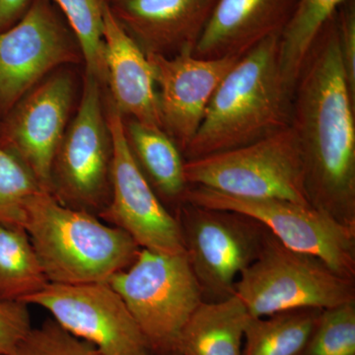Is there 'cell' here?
Listing matches in <instances>:
<instances>
[{
  "instance_id": "3957f363",
  "label": "cell",
  "mask_w": 355,
  "mask_h": 355,
  "mask_svg": "<svg viewBox=\"0 0 355 355\" xmlns=\"http://www.w3.org/2000/svg\"><path fill=\"white\" fill-rule=\"evenodd\" d=\"M23 227L50 284L107 282L141 249L125 231L46 191L28 202Z\"/></svg>"
},
{
  "instance_id": "7a4b0ae2",
  "label": "cell",
  "mask_w": 355,
  "mask_h": 355,
  "mask_svg": "<svg viewBox=\"0 0 355 355\" xmlns=\"http://www.w3.org/2000/svg\"><path fill=\"white\" fill-rule=\"evenodd\" d=\"M279 35L261 42L229 70L184 151V160L248 146L291 127L293 92L282 76Z\"/></svg>"
},
{
  "instance_id": "8992f818",
  "label": "cell",
  "mask_w": 355,
  "mask_h": 355,
  "mask_svg": "<svg viewBox=\"0 0 355 355\" xmlns=\"http://www.w3.org/2000/svg\"><path fill=\"white\" fill-rule=\"evenodd\" d=\"M189 186L249 200H282L310 205L302 158L291 127L223 153L186 161Z\"/></svg>"
},
{
  "instance_id": "9a60e30c",
  "label": "cell",
  "mask_w": 355,
  "mask_h": 355,
  "mask_svg": "<svg viewBox=\"0 0 355 355\" xmlns=\"http://www.w3.org/2000/svg\"><path fill=\"white\" fill-rule=\"evenodd\" d=\"M217 0H114L110 9L146 55L193 53Z\"/></svg>"
},
{
  "instance_id": "f1b7e54d",
  "label": "cell",
  "mask_w": 355,
  "mask_h": 355,
  "mask_svg": "<svg viewBox=\"0 0 355 355\" xmlns=\"http://www.w3.org/2000/svg\"><path fill=\"white\" fill-rule=\"evenodd\" d=\"M32 0H0V32L17 23L27 11Z\"/></svg>"
},
{
  "instance_id": "277c9868",
  "label": "cell",
  "mask_w": 355,
  "mask_h": 355,
  "mask_svg": "<svg viewBox=\"0 0 355 355\" xmlns=\"http://www.w3.org/2000/svg\"><path fill=\"white\" fill-rule=\"evenodd\" d=\"M107 282L123 298L153 354L180 355L182 331L203 301L186 253L141 248L135 261Z\"/></svg>"
},
{
  "instance_id": "e0dca14e",
  "label": "cell",
  "mask_w": 355,
  "mask_h": 355,
  "mask_svg": "<svg viewBox=\"0 0 355 355\" xmlns=\"http://www.w3.org/2000/svg\"><path fill=\"white\" fill-rule=\"evenodd\" d=\"M297 0H217L193 55L241 58L261 42L279 35Z\"/></svg>"
},
{
  "instance_id": "603a6c76",
  "label": "cell",
  "mask_w": 355,
  "mask_h": 355,
  "mask_svg": "<svg viewBox=\"0 0 355 355\" xmlns=\"http://www.w3.org/2000/svg\"><path fill=\"white\" fill-rule=\"evenodd\" d=\"M64 12L74 33L86 64V73L106 85L103 28L104 0H53Z\"/></svg>"
},
{
  "instance_id": "44dd1931",
  "label": "cell",
  "mask_w": 355,
  "mask_h": 355,
  "mask_svg": "<svg viewBox=\"0 0 355 355\" xmlns=\"http://www.w3.org/2000/svg\"><path fill=\"white\" fill-rule=\"evenodd\" d=\"M48 284L25 228L0 222V300L26 303Z\"/></svg>"
},
{
  "instance_id": "484cf974",
  "label": "cell",
  "mask_w": 355,
  "mask_h": 355,
  "mask_svg": "<svg viewBox=\"0 0 355 355\" xmlns=\"http://www.w3.org/2000/svg\"><path fill=\"white\" fill-rule=\"evenodd\" d=\"M12 355H102L94 345L72 336L53 319L33 328Z\"/></svg>"
},
{
  "instance_id": "7c38bea8",
  "label": "cell",
  "mask_w": 355,
  "mask_h": 355,
  "mask_svg": "<svg viewBox=\"0 0 355 355\" xmlns=\"http://www.w3.org/2000/svg\"><path fill=\"white\" fill-rule=\"evenodd\" d=\"M78 53L50 0H32L21 19L0 32V116L60 65Z\"/></svg>"
},
{
  "instance_id": "83f0119b",
  "label": "cell",
  "mask_w": 355,
  "mask_h": 355,
  "mask_svg": "<svg viewBox=\"0 0 355 355\" xmlns=\"http://www.w3.org/2000/svg\"><path fill=\"white\" fill-rule=\"evenodd\" d=\"M340 58L350 91L355 97V3L345 0L336 12Z\"/></svg>"
},
{
  "instance_id": "5bb4252c",
  "label": "cell",
  "mask_w": 355,
  "mask_h": 355,
  "mask_svg": "<svg viewBox=\"0 0 355 355\" xmlns=\"http://www.w3.org/2000/svg\"><path fill=\"white\" fill-rule=\"evenodd\" d=\"M146 55L160 89L162 130L183 154L202 125L217 87L240 58H200L191 51L174 57Z\"/></svg>"
},
{
  "instance_id": "2e32d148",
  "label": "cell",
  "mask_w": 355,
  "mask_h": 355,
  "mask_svg": "<svg viewBox=\"0 0 355 355\" xmlns=\"http://www.w3.org/2000/svg\"><path fill=\"white\" fill-rule=\"evenodd\" d=\"M103 43L106 85L114 106L123 116H130L147 127L162 130L153 65L116 19L108 3L104 9Z\"/></svg>"
},
{
  "instance_id": "9c48e42d",
  "label": "cell",
  "mask_w": 355,
  "mask_h": 355,
  "mask_svg": "<svg viewBox=\"0 0 355 355\" xmlns=\"http://www.w3.org/2000/svg\"><path fill=\"white\" fill-rule=\"evenodd\" d=\"M183 202L253 217L284 246L317 257L343 277L355 279V229L343 225L312 205L231 197L198 186L188 187Z\"/></svg>"
},
{
  "instance_id": "cb8c5ba5",
  "label": "cell",
  "mask_w": 355,
  "mask_h": 355,
  "mask_svg": "<svg viewBox=\"0 0 355 355\" xmlns=\"http://www.w3.org/2000/svg\"><path fill=\"white\" fill-rule=\"evenodd\" d=\"M41 191L24 163L0 146V222L23 226L28 202Z\"/></svg>"
},
{
  "instance_id": "f546056e",
  "label": "cell",
  "mask_w": 355,
  "mask_h": 355,
  "mask_svg": "<svg viewBox=\"0 0 355 355\" xmlns=\"http://www.w3.org/2000/svg\"><path fill=\"white\" fill-rule=\"evenodd\" d=\"M105 2H106V3H111V2H113L114 1V0H104Z\"/></svg>"
},
{
  "instance_id": "30bf717a",
  "label": "cell",
  "mask_w": 355,
  "mask_h": 355,
  "mask_svg": "<svg viewBox=\"0 0 355 355\" xmlns=\"http://www.w3.org/2000/svg\"><path fill=\"white\" fill-rule=\"evenodd\" d=\"M106 119L113 148L111 200L100 218L127 232L142 249L184 254L176 216L159 198L133 158L120 112L108 101Z\"/></svg>"
},
{
  "instance_id": "52a82bcc",
  "label": "cell",
  "mask_w": 355,
  "mask_h": 355,
  "mask_svg": "<svg viewBox=\"0 0 355 355\" xmlns=\"http://www.w3.org/2000/svg\"><path fill=\"white\" fill-rule=\"evenodd\" d=\"M203 301L235 294L238 277L260 256L270 230L233 210L182 202L174 212Z\"/></svg>"
},
{
  "instance_id": "4316f807",
  "label": "cell",
  "mask_w": 355,
  "mask_h": 355,
  "mask_svg": "<svg viewBox=\"0 0 355 355\" xmlns=\"http://www.w3.org/2000/svg\"><path fill=\"white\" fill-rule=\"evenodd\" d=\"M28 304L0 300V355H12L33 327Z\"/></svg>"
},
{
  "instance_id": "d4e9b609",
  "label": "cell",
  "mask_w": 355,
  "mask_h": 355,
  "mask_svg": "<svg viewBox=\"0 0 355 355\" xmlns=\"http://www.w3.org/2000/svg\"><path fill=\"white\" fill-rule=\"evenodd\" d=\"M297 355H355V301L324 309Z\"/></svg>"
},
{
  "instance_id": "5b68a950",
  "label": "cell",
  "mask_w": 355,
  "mask_h": 355,
  "mask_svg": "<svg viewBox=\"0 0 355 355\" xmlns=\"http://www.w3.org/2000/svg\"><path fill=\"white\" fill-rule=\"evenodd\" d=\"M235 291L252 317H266L354 302L355 279L343 277L317 257L289 249L270 231L260 256L243 270Z\"/></svg>"
},
{
  "instance_id": "6da1fadb",
  "label": "cell",
  "mask_w": 355,
  "mask_h": 355,
  "mask_svg": "<svg viewBox=\"0 0 355 355\" xmlns=\"http://www.w3.org/2000/svg\"><path fill=\"white\" fill-rule=\"evenodd\" d=\"M355 97L338 44L336 14L306 58L292 98L291 128L310 205L355 229Z\"/></svg>"
},
{
  "instance_id": "ba28073f",
  "label": "cell",
  "mask_w": 355,
  "mask_h": 355,
  "mask_svg": "<svg viewBox=\"0 0 355 355\" xmlns=\"http://www.w3.org/2000/svg\"><path fill=\"white\" fill-rule=\"evenodd\" d=\"M101 86L86 73L80 105L53 160L50 191L65 207L99 217L111 200L113 158Z\"/></svg>"
},
{
  "instance_id": "8fae6325",
  "label": "cell",
  "mask_w": 355,
  "mask_h": 355,
  "mask_svg": "<svg viewBox=\"0 0 355 355\" xmlns=\"http://www.w3.org/2000/svg\"><path fill=\"white\" fill-rule=\"evenodd\" d=\"M26 304L48 311L55 323L102 355H154L123 298L108 282H49Z\"/></svg>"
},
{
  "instance_id": "d6986e66",
  "label": "cell",
  "mask_w": 355,
  "mask_h": 355,
  "mask_svg": "<svg viewBox=\"0 0 355 355\" xmlns=\"http://www.w3.org/2000/svg\"><path fill=\"white\" fill-rule=\"evenodd\" d=\"M251 317L236 294L224 300L202 301L182 331L180 355H242Z\"/></svg>"
},
{
  "instance_id": "4fadbf2b",
  "label": "cell",
  "mask_w": 355,
  "mask_h": 355,
  "mask_svg": "<svg viewBox=\"0 0 355 355\" xmlns=\"http://www.w3.org/2000/svg\"><path fill=\"white\" fill-rule=\"evenodd\" d=\"M72 98V79L55 74L30 90L0 121V146L22 161L49 193Z\"/></svg>"
},
{
  "instance_id": "ffe728a7",
  "label": "cell",
  "mask_w": 355,
  "mask_h": 355,
  "mask_svg": "<svg viewBox=\"0 0 355 355\" xmlns=\"http://www.w3.org/2000/svg\"><path fill=\"white\" fill-rule=\"evenodd\" d=\"M323 309L297 308L251 317L242 355H297L316 328Z\"/></svg>"
},
{
  "instance_id": "7402d4cb",
  "label": "cell",
  "mask_w": 355,
  "mask_h": 355,
  "mask_svg": "<svg viewBox=\"0 0 355 355\" xmlns=\"http://www.w3.org/2000/svg\"><path fill=\"white\" fill-rule=\"evenodd\" d=\"M345 0H297L279 35L282 76L294 92L303 64L320 33Z\"/></svg>"
},
{
  "instance_id": "ac0fdd59",
  "label": "cell",
  "mask_w": 355,
  "mask_h": 355,
  "mask_svg": "<svg viewBox=\"0 0 355 355\" xmlns=\"http://www.w3.org/2000/svg\"><path fill=\"white\" fill-rule=\"evenodd\" d=\"M125 130L135 162L159 198L174 214L189 187L183 154L161 128L132 120L125 123Z\"/></svg>"
}]
</instances>
